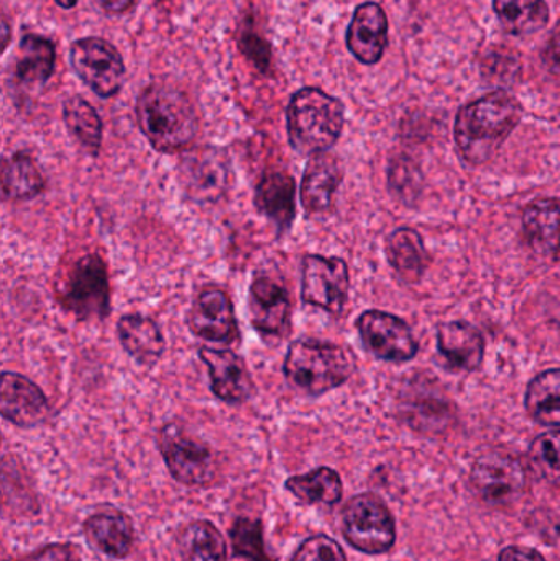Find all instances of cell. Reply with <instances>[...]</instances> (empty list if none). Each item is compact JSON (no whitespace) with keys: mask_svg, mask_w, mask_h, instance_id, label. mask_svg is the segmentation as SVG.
Instances as JSON below:
<instances>
[{"mask_svg":"<svg viewBox=\"0 0 560 561\" xmlns=\"http://www.w3.org/2000/svg\"><path fill=\"white\" fill-rule=\"evenodd\" d=\"M522 121V105L513 95L499 91L470 102L456 118L457 147L464 160L483 164L495 157Z\"/></svg>","mask_w":560,"mask_h":561,"instance_id":"1","label":"cell"},{"mask_svg":"<svg viewBox=\"0 0 560 561\" xmlns=\"http://www.w3.org/2000/svg\"><path fill=\"white\" fill-rule=\"evenodd\" d=\"M141 134L161 153L184 150L197 135V115L190 98L174 85L155 82L137 101Z\"/></svg>","mask_w":560,"mask_h":561,"instance_id":"2","label":"cell"},{"mask_svg":"<svg viewBox=\"0 0 560 561\" xmlns=\"http://www.w3.org/2000/svg\"><path fill=\"white\" fill-rule=\"evenodd\" d=\"M288 140L299 154L325 153L344 128V104L318 88L299 89L286 111Z\"/></svg>","mask_w":560,"mask_h":561,"instance_id":"3","label":"cell"},{"mask_svg":"<svg viewBox=\"0 0 560 561\" xmlns=\"http://www.w3.org/2000/svg\"><path fill=\"white\" fill-rule=\"evenodd\" d=\"M354 371L351 350L335 343L299 339L286 353V379L308 396H321L339 388Z\"/></svg>","mask_w":560,"mask_h":561,"instance_id":"4","label":"cell"},{"mask_svg":"<svg viewBox=\"0 0 560 561\" xmlns=\"http://www.w3.org/2000/svg\"><path fill=\"white\" fill-rule=\"evenodd\" d=\"M62 306L79 320H101L111 312L107 266L99 255L82 256L61 287Z\"/></svg>","mask_w":560,"mask_h":561,"instance_id":"5","label":"cell"},{"mask_svg":"<svg viewBox=\"0 0 560 561\" xmlns=\"http://www.w3.org/2000/svg\"><path fill=\"white\" fill-rule=\"evenodd\" d=\"M342 530L354 549L370 556L388 552L397 537L393 516L375 494H358L348 501L342 514Z\"/></svg>","mask_w":560,"mask_h":561,"instance_id":"6","label":"cell"},{"mask_svg":"<svg viewBox=\"0 0 560 561\" xmlns=\"http://www.w3.org/2000/svg\"><path fill=\"white\" fill-rule=\"evenodd\" d=\"M184 194L197 204L222 199L232 181L230 160L220 148L204 147L187 151L178 168Z\"/></svg>","mask_w":560,"mask_h":561,"instance_id":"7","label":"cell"},{"mask_svg":"<svg viewBox=\"0 0 560 561\" xmlns=\"http://www.w3.org/2000/svg\"><path fill=\"white\" fill-rule=\"evenodd\" d=\"M72 69L78 78L99 98H112L124 84V58L114 45L98 38L78 39L69 53Z\"/></svg>","mask_w":560,"mask_h":561,"instance_id":"8","label":"cell"},{"mask_svg":"<svg viewBox=\"0 0 560 561\" xmlns=\"http://www.w3.org/2000/svg\"><path fill=\"white\" fill-rule=\"evenodd\" d=\"M347 263L344 260L308 255L302 260L301 299L309 306L339 313L347 302Z\"/></svg>","mask_w":560,"mask_h":561,"instance_id":"9","label":"cell"},{"mask_svg":"<svg viewBox=\"0 0 560 561\" xmlns=\"http://www.w3.org/2000/svg\"><path fill=\"white\" fill-rule=\"evenodd\" d=\"M158 447L174 480L186 486H204L214 480V458L209 448L183 434L176 425L160 432Z\"/></svg>","mask_w":560,"mask_h":561,"instance_id":"10","label":"cell"},{"mask_svg":"<svg viewBox=\"0 0 560 561\" xmlns=\"http://www.w3.org/2000/svg\"><path fill=\"white\" fill-rule=\"evenodd\" d=\"M357 329L368 352L385 362H408L418 353L410 327L391 313L368 310L357 320Z\"/></svg>","mask_w":560,"mask_h":561,"instance_id":"11","label":"cell"},{"mask_svg":"<svg viewBox=\"0 0 560 561\" xmlns=\"http://www.w3.org/2000/svg\"><path fill=\"white\" fill-rule=\"evenodd\" d=\"M523 465L506 451H490L477 460L472 484L477 493L492 504L516 500L525 488Z\"/></svg>","mask_w":560,"mask_h":561,"instance_id":"12","label":"cell"},{"mask_svg":"<svg viewBox=\"0 0 560 561\" xmlns=\"http://www.w3.org/2000/svg\"><path fill=\"white\" fill-rule=\"evenodd\" d=\"M199 356L209 369L213 392L227 404H242L255 392L252 376L245 363L230 350L201 346Z\"/></svg>","mask_w":560,"mask_h":561,"instance_id":"13","label":"cell"},{"mask_svg":"<svg viewBox=\"0 0 560 561\" xmlns=\"http://www.w3.org/2000/svg\"><path fill=\"white\" fill-rule=\"evenodd\" d=\"M187 323L194 335L209 342L232 343L239 336L232 300L222 290L201 293L191 306Z\"/></svg>","mask_w":560,"mask_h":561,"instance_id":"14","label":"cell"},{"mask_svg":"<svg viewBox=\"0 0 560 561\" xmlns=\"http://www.w3.org/2000/svg\"><path fill=\"white\" fill-rule=\"evenodd\" d=\"M0 412L19 427H36L48 417L49 405L35 382L19 373L5 371L0 386Z\"/></svg>","mask_w":560,"mask_h":561,"instance_id":"15","label":"cell"},{"mask_svg":"<svg viewBox=\"0 0 560 561\" xmlns=\"http://www.w3.org/2000/svg\"><path fill=\"white\" fill-rule=\"evenodd\" d=\"M292 304L282 283L272 278H256L250 286V319L263 335L282 336L289 329Z\"/></svg>","mask_w":560,"mask_h":561,"instance_id":"16","label":"cell"},{"mask_svg":"<svg viewBox=\"0 0 560 561\" xmlns=\"http://www.w3.org/2000/svg\"><path fill=\"white\" fill-rule=\"evenodd\" d=\"M347 46L364 65H377L388 46V20L378 3L357 7L347 30Z\"/></svg>","mask_w":560,"mask_h":561,"instance_id":"17","label":"cell"},{"mask_svg":"<svg viewBox=\"0 0 560 561\" xmlns=\"http://www.w3.org/2000/svg\"><path fill=\"white\" fill-rule=\"evenodd\" d=\"M296 184L292 174L268 171L255 187V206L279 232L292 227L296 216Z\"/></svg>","mask_w":560,"mask_h":561,"instance_id":"18","label":"cell"},{"mask_svg":"<svg viewBox=\"0 0 560 561\" xmlns=\"http://www.w3.org/2000/svg\"><path fill=\"white\" fill-rule=\"evenodd\" d=\"M342 181V170L331 154H312L301 183V204L306 213H324L331 207Z\"/></svg>","mask_w":560,"mask_h":561,"instance_id":"19","label":"cell"},{"mask_svg":"<svg viewBox=\"0 0 560 561\" xmlns=\"http://www.w3.org/2000/svg\"><path fill=\"white\" fill-rule=\"evenodd\" d=\"M437 348L453 368L473 371L482 365V333L467 322L444 323L437 333Z\"/></svg>","mask_w":560,"mask_h":561,"instance_id":"20","label":"cell"},{"mask_svg":"<svg viewBox=\"0 0 560 561\" xmlns=\"http://www.w3.org/2000/svg\"><path fill=\"white\" fill-rule=\"evenodd\" d=\"M118 340L125 352L141 366H151L164 353V339L160 327L150 317L130 313L118 320Z\"/></svg>","mask_w":560,"mask_h":561,"instance_id":"21","label":"cell"},{"mask_svg":"<svg viewBox=\"0 0 560 561\" xmlns=\"http://www.w3.org/2000/svg\"><path fill=\"white\" fill-rule=\"evenodd\" d=\"M529 247L541 256H556L560 250V201L541 199L523 214Z\"/></svg>","mask_w":560,"mask_h":561,"instance_id":"22","label":"cell"},{"mask_svg":"<svg viewBox=\"0 0 560 561\" xmlns=\"http://www.w3.org/2000/svg\"><path fill=\"white\" fill-rule=\"evenodd\" d=\"M84 533L94 549L112 559H124L134 546V527L122 513L94 514L85 520Z\"/></svg>","mask_w":560,"mask_h":561,"instance_id":"23","label":"cell"},{"mask_svg":"<svg viewBox=\"0 0 560 561\" xmlns=\"http://www.w3.org/2000/svg\"><path fill=\"white\" fill-rule=\"evenodd\" d=\"M56 49L52 39L25 35L20 39L15 78L23 84H45L55 71Z\"/></svg>","mask_w":560,"mask_h":561,"instance_id":"24","label":"cell"},{"mask_svg":"<svg viewBox=\"0 0 560 561\" xmlns=\"http://www.w3.org/2000/svg\"><path fill=\"white\" fill-rule=\"evenodd\" d=\"M45 190V178L38 164L25 151L13 153L2 163L3 199H33Z\"/></svg>","mask_w":560,"mask_h":561,"instance_id":"25","label":"cell"},{"mask_svg":"<svg viewBox=\"0 0 560 561\" xmlns=\"http://www.w3.org/2000/svg\"><path fill=\"white\" fill-rule=\"evenodd\" d=\"M388 262L407 283H416L427 266V253L423 239L413 229H400L391 233L387 243Z\"/></svg>","mask_w":560,"mask_h":561,"instance_id":"26","label":"cell"},{"mask_svg":"<svg viewBox=\"0 0 560 561\" xmlns=\"http://www.w3.org/2000/svg\"><path fill=\"white\" fill-rule=\"evenodd\" d=\"M493 10L503 28L516 36L538 33L549 22L545 0H493Z\"/></svg>","mask_w":560,"mask_h":561,"instance_id":"27","label":"cell"},{"mask_svg":"<svg viewBox=\"0 0 560 561\" xmlns=\"http://www.w3.org/2000/svg\"><path fill=\"white\" fill-rule=\"evenodd\" d=\"M181 561H226L227 549L222 534L207 523L190 524L178 540Z\"/></svg>","mask_w":560,"mask_h":561,"instance_id":"28","label":"cell"},{"mask_svg":"<svg viewBox=\"0 0 560 561\" xmlns=\"http://www.w3.org/2000/svg\"><path fill=\"white\" fill-rule=\"evenodd\" d=\"M526 409L539 424L560 427V369H549L533 379Z\"/></svg>","mask_w":560,"mask_h":561,"instance_id":"29","label":"cell"},{"mask_svg":"<svg viewBox=\"0 0 560 561\" xmlns=\"http://www.w3.org/2000/svg\"><path fill=\"white\" fill-rule=\"evenodd\" d=\"M62 117L72 138L95 157L102 145V121L95 108L85 99L75 95L65 102Z\"/></svg>","mask_w":560,"mask_h":561,"instance_id":"30","label":"cell"},{"mask_svg":"<svg viewBox=\"0 0 560 561\" xmlns=\"http://www.w3.org/2000/svg\"><path fill=\"white\" fill-rule=\"evenodd\" d=\"M286 490L305 504H338L342 497L341 477L331 468H318L308 474L289 478Z\"/></svg>","mask_w":560,"mask_h":561,"instance_id":"31","label":"cell"},{"mask_svg":"<svg viewBox=\"0 0 560 561\" xmlns=\"http://www.w3.org/2000/svg\"><path fill=\"white\" fill-rule=\"evenodd\" d=\"M529 465L542 480H560V431L546 432L533 442Z\"/></svg>","mask_w":560,"mask_h":561,"instance_id":"32","label":"cell"},{"mask_svg":"<svg viewBox=\"0 0 560 561\" xmlns=\"http://www.w3.org/2000/svg\"><path fill=\"white\" fill-rule=\"evenodd\" d=\"M233 553L250 561H275L266 553L263 527L260 520L240 517L230 530Z\"/></svg>","mask_w":560,"mask_h":561,"instance_id":"33","label":"cell"},{"mask_svg":"<svg viewBox=\"0 0 560 561\" xmlns=\"http://www.w3.org/2000/svg\"><path fill=\"white\" fill-rule=\"evenodd\" d=\"M390 186L403 199H413L421 191V173L413 161L398 158L390 167Z\"/></svg>","mask_w":560,"mask_h":561,"instance_id":"34","label":"cell"},{"mask_svg":"<svg viewBox=\"0 0 560 561\" xmlns=\"http://www.w3.org/2000/svg\"><path fill=\"white\" fill-rule=\"evenodd\" d=\"M292 561H347V557L335 540L316 536L302 542Z\"/></svg>","mask_w":560,"mask_h":561,"instance_id":"35","label":"cell"},{"mask_svg":"<svg viewBox=\"0 0 560 561\" xmlns=\"http://www.w3.org/2000/svg\"><path fill=\"white\" fill-rule=\"evenodd\" d=\"M28 561H81V557L69 546H49L39 550Z\"/></svg>","mask_w":560,"mask_h":561,"instance_id":"36","label":"cell"},{"mask_svg":"<svg viewBox=\"0 0 560 561\" xmlns=\"http://www.w3.org/2000/svg\"><path fill=\"white\" fill-rule=\"evenodd\" d=\"M500 561H545L541 553L525 547H508L500 553Z\"/></svg>","mask_w":560,"mask_h":561,"instance_id":"37","label":"cell"},{"mask_svg":"<svg viewBox=\"0 0 560 561\" xmlns=\"http://www.w3.org/2000/svg\"><path fill=\"white\" fill-rule=\"evenodd\" d=\"M545 56L548 58L549 66H556L560 68V26L552 33L551 43H549L548 49H545Z\"/></svg>","mask_w":560,"mask_h":561,"instance_id":"38","label":"cell"},{"mask_svg":"<svg viewBox=\"0 0 560 561\" xmlns=\"http://www.w3.org/2000/svg\"><path fill=\"white\" fill-rule=\"evenodd\" d=\"M98 2L107 13H124L134 5L135 0H98Z\"/></svg>","mask_w":560,"mask_h":561,"instance_id":"39","label":"cell"},{"mask_svg":"<svg viewBox=\"0 0 560 561\" xmlns=\"http://www.w3.org/2000/svg\"><path fill=\"white\" fill-rule=\"evenodd\" d=\"M55 2L62 7V9H72L78 3V0H55Z\"/></svg>","mask_w":560,"mask_h":561,"instance_id":"40","label":"cell"}]
</instances>
